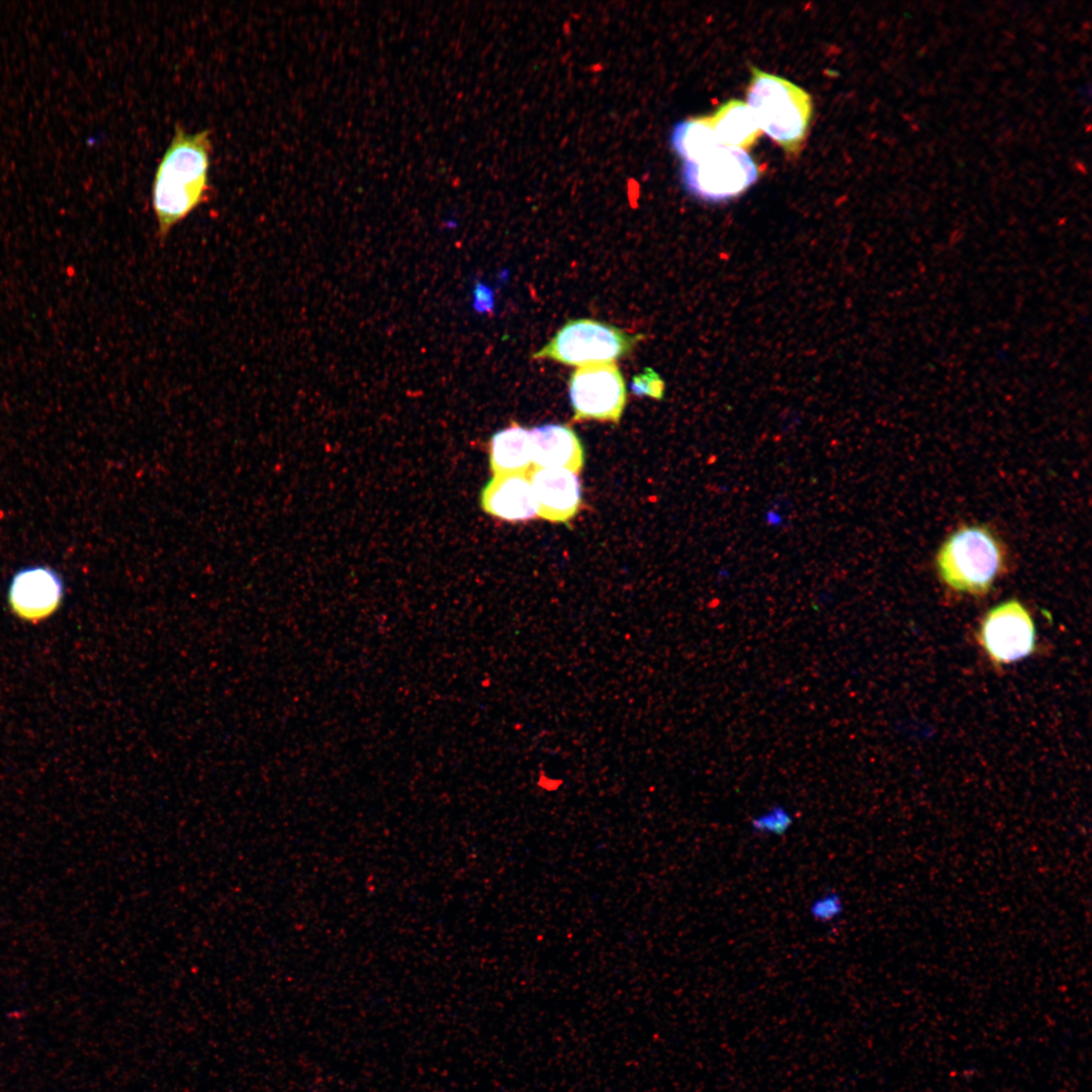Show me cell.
<instances>
[{"label": "cell", "mask_w": 1092, "mask_h": 1092, "mask_svg": "<svg viewBox=\"0 0 1092 1092\" xmlns=\"http://www.w3.org/2000/svg\"><path fill=\"white\" fill-rule=\"evenodd\" d=\"M644 338L589 318L568 321L533 359H548L565 365L584 366L614 362L629 355Z\"/></svg>", "instance_id": "cell-4"}, {"label": "cell", "mask_w": 1092, "mask_h": 1092, "mask_svg": "<svg viewBox=\"0 0 1092 1092\" xmlns=\"http://www.w3.org/2000/svg\"><path fill=\"white\" fill-rule=\"evenodd\" d=\"M7 597L8 604L17 617L37 622L57 611L64 597V583L51 567L27 566L13 575Z\"/></svg>", "instance_id": "cell-8"}, {"label": "cell", "mask_w": 1092, "mask_h": 1092, "mask_svg": "<svg viewBox=\"0 0 1092 1092\" xmlns=\"http://www.w3.org/2000/svg\"><path fill=\"white\" fill-rule=\"evenodd\" d=\"M746 103L757 124L786 154L797 155L812 116V99L795 83L756 67L750 68Z\"/></svg>", "instance_id": "cell-2"}, {"label": "cell", "mask_w": 1092, "mask_h": 1092, "mask_svg": "<svg viewBox=\"0 0 1092 1092\" xmlns=\"http://www.w3.org/2000/svg\"><path fill=\"white\" fill-rule=\"evenodd\" d=\"M844 910V900L840 893L834 890L817 895L808 906L809 916L819 924L834 923L843 915Z\"/></svg>", "instance_id": "cell-16"}, {"label": "cell", "mask_w": 1092, "mask_h": 1092, "mask_svg": "<svg viewBox=\"0 0 1092 1092\" xmlns=\"http://www.w3.org/2000/svg\"><path fill=\"white\" fill-rule=\"evenodd\" d=\"M537 504V516L552 523L574 518L581 505L576 473L559 468L533 467L527 472Z\"/></svg>", "instance_id": "cell-9"}, {"label": "cell", "mask_w": 1092, "mask_h": 1092, "mask_svg": "<svg viewBox=\"0 0 1092 1092\" xmlns=\"http://www.w3.org/2000/svg\"><path fill=\"white\" fill-rule=\"evenodd\" d=\"M759 167L747 152L720 146L697 162H682L686 191L707 202H721L745 192L759 177Z\"/></svg>", "instance_id": "cell-5"}, {"label": "cell", "mask_w": 1092, "mask_h": 1092, "mask_svg": "<svg viewBox=\"0 0 1092 1092\" xmlns=\"http://www.w3.org/2000/svg\"><path fill=\"white\" fill-rule=\"evenodd\" d=\"M211 151L210 129L189 133L179 123L175 125L152 185V207L160 242L208 200Z\"/></svg>", "instance_id": "cell-1"}, {"label": "cell", "mask_w": 1092, "mask_h": 1092, "mask_svg": "<svg viewBox=\"0 0 1092 1092\" xmlns=\"http://www.w3.org/2000/svg\"><path fill=\"white\" fill-rule=\"evenodd\" d=\"M977 639L996 666L1021 660L1035 651L1034 622L1017 600L1005 601L983 617Z\"/></svg>", "instance_id": "cell-7"}, {"label": "cell", "mask_w": 1092, "mask_h": 1092, "mask_svg": "<svg viewBox=\"0 0 1092 1092\" xmlns=\"http://www.w3.org/2000/svg\"><path fill=\"white\" fill-rule=\"evenodd\" d=\"M488 293L489 292H487L485 290V287H483V286L482 287H480V286L477 287V289H476L477 306H479L480 304H482L483 306H486L487 303H491V299H490Z\"/></svg>", "instance_id": "cell-19"}, {"label": "cell", "mask_w": 1092, "mask_h": 1092, "mask_svg": "<svg viewBox=\"0 0 1092 1092\" xmlns=\"http://www.w3.org/2000/svg\"><path fill=\"white\" fill-rule=\"evenodd\" d=\"M563 786V780L560 778H554L549 776L545 770L540 769L537 775L536 787L544 792H556Z\"/></svg>", "instance_id": "cell-18"}, {"label": "cell", "mask_w": 1092, "mask_h": 1092, "mask_svg": "<svg viewBox=\"0 0 1092 1092\" xmlns=\"http://www.w3.org/2000/svg\"><path fill=\"white\" fill-rule=\"evenodd\" d=\"M672 151L682 162H697L723 146L708 115L690 117L676 122L670 132Z\"/></svg>", "instance_id": "cell-14"}, {"label": "cell", "mask_w": 1092, "mask_h": 1092, "mask_svg": "<svg viewBox=\"0 0 1092 1092\" xmlns=\"http://www.w3.org/2000/svg\"><path fill=\"white\" fill-rule=\"evenodd\" d=\"M535 467L567 469L578 474L584 451L576 433L567 425L544 424L530 431Z\"/></svg>", "instance_id": "cell-11"}, {"label": "cell", "mask_w": 1092, "mask_h": 1092, "mask_svg": "<svg viewBox=\"0 0 1092 1092\" xmlns=\"http://www.w3.org/2000/svg\"><path fill=\"white\" fill-rule=\"evenodd\" d=\"M1004 562L1001 542L983 526L960 528L946 538L936 556L941 580L949 588L972 596L990 590Z\"/></svg>", "instance_id": "cell-3"}, {"label": "cell", "mask_w": 1092, "mask_h": 1092, "mask_svg": "<svg viewBox=\"0 0 1092 1092\" xmlns=\"http://www.w3.org/2000/svg\"><path fill=\"white\" fill-rule=\"evenodd\" d=\"M482 510L497 519L522 522L537 516V504L527 473L493 475L480 492Z\"/></svg>", "instance_id": "cell-10"}, {"label": "cell", "mask_w": 1092, "mask_h": 1092, "mask_svg": "<svg viewBox=\"0 0 1092 1092\" xmlns=\"http://www.w3.org/2000/svg\"><path fill=\"white\" fill-rule=\"evenodd\" d=\"M794 822V815L786 806L775 804L751 817L749 827L759 836L781 837L791 830Z\"/></svg>", "instance_id": "cell-15"}, {"label": "cell", "mask_w": 1092, "mask_h": 1092, "mask_svg": "<svg viewBox=\"0 0 1092 1092\" xmlns=\"http://www.w3.org/2000/svg\"><path fill=\"white\" fill-rule=\"evenodd\" d=\"M488 460L493 475L527 473L532 463L530 431L512 422L495 432L488 442Z\"/></svg>", "instance_id": "cell-12"}, {"label": "cell", "mask_w": 1092, "mask_h": 1092, "mask_svg": "<svg viewBox=\"0 0 1092 1092\" xmlns=\"http://www.w3.org/2000/svg\"><path fill=\"white\" fill-rule=\"evenodd\" d=\"M708 118L719 142L726 147L747 152L762 134L751 109L739 99L721 104Z\"/></svg>", "instance_id": "cell-13"}, {"label": "cell", "mask_w": 1092, "mask_h": 1092, "mask_svg": "<svg viewBox=\"0 0 1092 1092\" xmlns=\"http://www.w3.org/2000/svg\"><path fill=\"white\" fill-rule=\"evenodd\" d=\"M631 390L639 396H649L661 399L664 393V382L659 375L650 368L633 377Z\"/></svg>", "instance_id": "cell-17"}, {"label": "cell", "mask_w": 1092, "mask_h": 1092, "mask_svg": "<svg viewBox=\"0 0 1092 1092\" xmlns=\"http://www.w3.org/2000/svg\"><path fill=\"white\" fill-rule=\"evenodd\" d=\"M574 422L618 423L626 404V388L614 362L578 367L568 381Z\"/></svg>", "instance_id": "cell-6"}]
</instances>
